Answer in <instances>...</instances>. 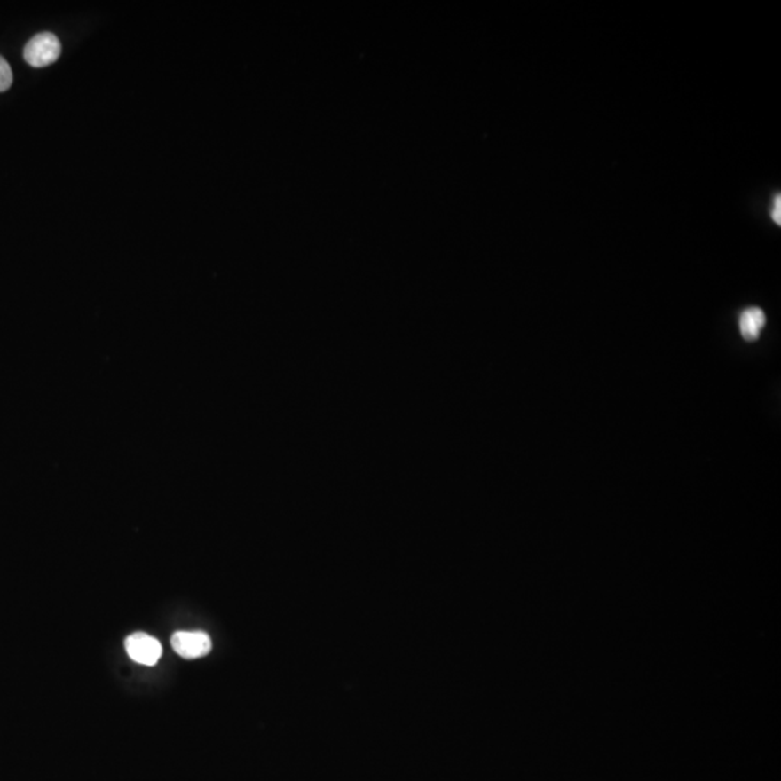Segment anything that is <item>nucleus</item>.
<instances>
[{
	"label": "nucleus",
	"mask_w": 781,
	"mask_h": 781,
	"mask_svg": "<svg viewBox=\"0 0 781 781\" xmlns=\"http://www.w3.org/2000/svg\"><path fill=\"white\" fill-rule=\"evenodd\" d=\"M59 54H61V43L51 32H43L29 39L24 50L25 61L36 68L55 63Z\"/></svg>",
	"instance_id": "f257e3e1"
},
{
	"label": "nucleus",
	"mask_w": 781,
	"mask_h": 781,
	"mask_svg": "<svg viewBox=\"0 0 781 781\" xmlns=\"http://www.w3.org/2000/svg\"><path fill=\"white\" fill-rule=\"evenodd\" d=\"M171 645L178 656L193 660L210 652L211 640L208 634L201 631H178L172 635Z\"/></svg>",
	"instance_id": "f03ea898"
},
{
	"label": "nucleus",
	"mask_w": 781,
	"mask_h": 781,
	"mask_svg": "<svg viewBox=\"0 0 781 781\" xmlns=\"http://www.w3.org/2000/svg\"><path fill=\"white\" fill-rule=\"evenodd\" d=\"M125 649L133 661L145 666H154L158 663L162 654L160 641L144 633L132 634L126 638Z\"/></svg>",
	"instance_id": "7ed1b4c3"
},
{
	"label": "nucleus",
	"mask_w": 781,
	"mask_h": 781,
	"mask_svg": "<svg viewBox=\"0 0 781 781\" xmlns=\"http://www.w3.org/2000/svg\"><path fill=\"white\" fill-rule=\"evenodd\" d=\"M766 312H762L761 309L750 307V309L744 310L738 320L739 332H741L742 337L748 340V342L757 340L760 335H761L762 328L766 326Z\"/></svg>",
	"instance_id": "20e7f679"
},
{
	"label": "nucleus",
	"mask_w": 781,
	"mask_h": 781,
	"mask_svg": "<svg viewBox=\"0 0 781 781\" xmlns=\"http://www.w3.org/2000/svg\"><path fill=\"white\" fill-rule=\"evenodd\" d=\"M13 75L8 61L0 57V93L9 91V87L12 86Z\"/></svg>",
	"instance_id": "39448f33"
},
{
	"label": "nucleus",
	"mask_w": 781,
	"mask_h": 781,
	"mask_svg": "<svg viewBox=\"0 0 781 781\" xmlns=\"http://www.w3.org/2000/svg\"><path fill=\"white\" fill-rule=\"evenodd\" d=\"M780 209H781V199H780V195H777V197H776V200H774V209H773V211H771V216H773V220H774V222L777 223V225H780V223H781Z\"/></svg>",
	"instance_id": "423d86ee"
}]
</instances>
